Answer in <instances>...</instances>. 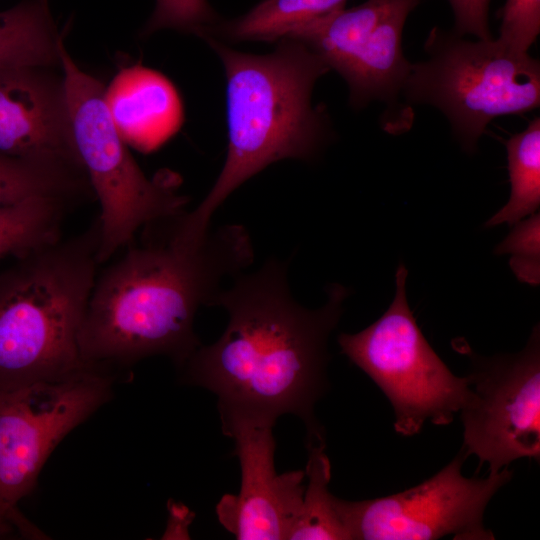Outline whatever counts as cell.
<instances>
[{
    "label": "cell",
    "instance_id": "cell-1",
    "mask_svg": "<svg viewBox=\"0 0 540 540\" xmlns=\"http://www.w3.org/2000/svg\"><path fill=\"white\" fill-rule=\"evenodd\" d=\"M181 212L143 226L96 276L79 335L87 365L108 369L162 355L180 368L201 344L194 331L198 309L211 306L224 278L252 264L243 226L199 236Z\"/></svg>",
    "mask_w": 540,
    "mask_h": 540
},
{
    "label": "cell",
    "instance_id": "cell-2",
    "mask_svg": "<svg viewBox=\"0 0 540 540\" xmlns=\"http://www.w3.org/2000/svg\"><path fill=\"white\" fill-rule=\"evenodd\" d=\"M287 263L268 259L258 270L241 272L221 289L211 306L223 307L228 324L220 338L202 343L182 366L183 381L203 387L218 406L299 417L306 439L325 438L315 405L328 390L327 342L349 295L332 284L327 302L308 309L291 294Z\"/></svg>",
    "mask_w": 540,
    "mask_h": 540
},
{
    "label": "cell",
    "instance_id": "cell-3",
    "mask_svg": "<svg viewBox=\"0 0 540 540\" xmlns=\"http://www.w3.org/2000/svg\"><path fill=\"white\" fill-rule=\"evenodd\" d=\"M219 56L226 76L228 147L221 172L197 207L185 211L199 233L227 197L267 166L284 159L312 160L328 135L327 116L315 108L316 81L330 71L306 43L282 38L271 53L237 51L203 38Z\"/></svg>",
    "mask_w": 540,
    "mask_h": 540
},
{
    "label": "cell",
    "instance_id": "cell-4",
    "mask_svg": "<svg viewBox=\"0 0 540 540\" xmlns=\"http://www.w3.org/2000/svg\"><path fill=\"white\" fill-rule=\"evenodd\" d=\"M98 217L83 232L35 249L0 272V390L89 367L79 335L97 276Z\"/></svg>",
    "mask_w": 540,
    "mask_h": 540
},
{
    "label": "cell",
    "instance_id": "cell-5",
    "mask_svg": "<svg viewBox=\"0 0 540 540\" xmlns=\"http://www.w3.org/2000/svg\"><path fill=\"white\" fill-rule=\"evenodd\" d=\"M427 59L411 63L402 99L431 105L447 118L454 138L472 154L490 122L540 105V63L497 39L468 40L433 27Z\"/></svg>",
    "mask_w": 540,
    "mask_h": 540
},
{
    "label": "cell",
    "instance_id": "cell-6",
    "mask_svg": "<svg viewBox=\"0 0 540 540\" xmlns=\"http://www.w3.org/2000/svg\"><path fill=\"white\" fill-rule=\"evenodd\" d=\"M73 139L92 192L100 204L99 264L128 245L146 224L186 209L178 175L148 178L132 157L108 113L105 87L59 47Z\"/></svg>",
    "mask_w": 540,
    "mask_h": 540
},
{
    "label": "cell",
    "instance_id": "cell-7",
    "mask_svg": "<svg viewBox=\"0 0 540 540\" xmlns=\"http://www.w3.org/2000/svg\"><path fill=\"white\" fill-rule=\"evenodd\" d=\"M407 275L399 264L395 295L385 313L358 333H341L338 344L391 403L395 431L412 436L427 421L450 424L471 388L468 377L452 373L417 325L406 296Z\"/></svg>",
    "mask_w": 540,
    "mask_h": 540
},
{
    "label": "cell",
    "instance_id": "cell-8",
    "mask_svg": "<svg viewBox=\"0 0 540 540\" xmlns=\"http://www.w3.org/2000/svg\"><path fill=\"white\" fill-rule=\"evenodd\" d=\"M108 369L89 367L54 381L0 390V503L22 536L44 533L19 511L58 444L112 396Z\"/></svg>",
    "mask_w": 540,
    "mask_h": 540
},
{
    "label": "cell",
    "instance_id": "cell-9",
    "mask_svg": "<svg viewBox=\"0 0 540 540\" xmlns=\"http://www.w3.org/2000/svg\"><path fill=\"white\" fill-rule=\"evenodd\" d=\"M456 349L470 362L471 395L460 410L463 449L489 472L520 458H540V329L535 326L517 353L490 357L462 340Z\"/></svg>",
    "mask_w": 540,
    "mask_h": 540
},
{
    "label": "cell",
    "instance_id": "cell-10",
    "mask_svg": "<svg viewBox=\"0 0 540 540\" xmlns=\"http://www.w3.org/2000/svg\"><path fill=\"white\" fill-rule=\"evenodd\" d=\"M421 1L366 0L286 38L306 43L346 81L354 108L382 102L387 108L385 117L389 113L392 121L396 113L406 131L412 116L400 100L411 63L403 53L402 33L409 14Z\"/></svg>",
    "mask_w": 540,
    "mask_h": 540
},
{
    "label": "cell",
    "instance_id": "cell-11",
    "mask_svg": "<svg viewBox=\"0 0 540 540\" xmlns=\"http://www.w3.org/2000/svg\"><path fill=\"white\" fill-rule=\"evenodd\" d=\"M461 448L444 468L419 485L389 496L342 500L351 540H490L483 517L493 496L512 478L505 467L486 477H466Z\"/></svg>",
    "mask_w": 540,
    "mask_h": 540
},
{
    "label": "cell",
    "instance_id": "cell-12",
    "mask_svg": "<svg viewBox=\"0 0 540 540\" xmlns=\"http://www.w3.org/2000/svg\"><path fill=\"white\" fill-rule=\"evenodd\" d=\"M222 431L235 443L241 468L237 495L216 505L220 524L239 540H288L305 491V471L275 470L276 418L246 409L218 406Z\"/></svg>",
    "mask_w": 540,
    "mask_h": 540
},
{
    "label": "cell",
    "instance_id": "cell-13",
    "mask_svg": "<svg viewBox=\"0 0 540 540\" xmlns=\"http://www.w3.org/2000/svg\"><path fill=\"white\" fill-rule=\"evenodd\" d=\"M0 154L84 172L63 81L39 67L0 70Z\"/></svg>",
    "mask_w": 540,
    "mask_h": 540
},
{
    "label": "cell",
    "instance_id": "cell-14",
    "mask_svg": "<svg viewBox=\"0 0 540 540\" xmlns=\"http://www.w3.org/2000/svg\"><path fill=\"white\" fill-rule=\"evenodd\" d=\"M104 101L118 134L141 151H152L182 126L183 106L171 81L135 64L122 68L104 91Z\"/></svg>",
    "mask_w": 540,
    "mask_h": 540
},
{
    "label": "cell",
    "instance_id": "cell-15",
    "mask_svg": "<svg viewBox=\"0 0 540 540\" xmlns=\"http://www.w3.org/2000/svg\"><path fill=\"white\" fill-rule=\"evenodd\" d=\"M347 0H262L248 12L220 19L203 33L228 41L277 42L343 8Z\"/></svg>",
    "mask_w": 540,
    "mask_h": 540
},
{
    "label": "cell",
    "instance_id": "cell-16",
    "mask_svg": "<svg viewBox=\"0 0 540 540\" xmlns=\"http://www.w3.org/2000/svg\"><path fill=\"white\" fill-rule=\"evenodd\" d=\"M57 34L49 0H25L0 12V70L45 68L60 63Z\"/></svg>",
    "mask_w": 540,
    "mask_h": 540
},
{
    "label": "cell",
    "instance_id": "cell-17",
    "mask_svg": "<svg viewBox=\"0 0 540 540\" xmlns=\"http://www.w3.org/2000/svg\"><path fill=\"white\" fill-rule=\"evenodd\" d=\"M304 496L288 540H351L342 509V499L329 490L331 464L325 439L306 440Z\"/></svg>",
    "mask_w": 540,
    "mask_h": 540
},
{
    "label": "cell",
    "instance_id": "cell-18",
    "mask_svg": "<svg viewBox=\"0 0 540 540\" xmlns=\"http://www.w3.org/2000/svg\"><path fill=\"white\" fill-rule=\"evenodd\" d=\"M76 204L60 197L33 196L0 205V259L18 258L61 239L65 216Z\"/></svg>",
    "mask_w": 540,
    "mask_h": 540
},
{
    "label": "cell",
    "instance_id": "cell-19",
    "mask_svg": "<svg viewBox=\"0 0 540 540\" xmlns=\"http://www.w3.org/2000/svg\"><path fill=\"white\" fill-rule=\"evenodd\" d=\"M91 191L85 173L80 170L0 154V205L33 196L60 197L78 203Z\"/></svg>",
    "mask_w": 540,
    "mask_h": 540
},
{
    "label": "cell",
    "instance_id": "cell-20",
    "mask_svg": "<svg viewBox=\"0 0 540 540\" xmlns=\"http://www.w3.org/2000/svg\"><path fill=\"white\" fill-rule=\"evenodd\" d=\"M510 197L487 222V227L514 225L540 206V118L506 141Z\"/></svg>",
    "mask_w": 540,
    "mask_h": 540
},
{
    "label": "cell",
    "instance_id": "cell-21",
    "mask_svg": "<svg viewBox=\"0 0 540 540\" xmlns=\"http://www.w3.org/2000/svg\"><path fill=\"white\" fill-rule=\"evenodd\" d=\"M220 20L208 0H156L143 29L150 35L161 29L193 33L199 37Z\"/></svg>",
    "mask_w": 540,
    "mask_h": 540
},
{
    "label": "cell",
    "instance_id": "cell-22",
    "mask_svg": "<svg viewBox=\"0 0 540 540\" xmlns=\"http://www.w3.org/2000/svg\"><path fill=\"white\" fill-rule=\"evenodd\" d=\"M515 227L495 248L498 255L509 254L517 278L530 285L540 280V215L535 212Z\"/></svg>",
    "mask_w": 540,
    "mask_h": 540
},
{
    "label": "cell",
    "instance_id": "cell-23",
    "mask_svg": "<svg viewBox=\"0 0 540 540\" xmlns=\"http://www.w3.org/2000/svg\"><path fill=\"white\" fill-rule=\"evenodd\" d=\"M500 16L497 40L515 52L528 53L540 32V0H506Z\"/></svg>",
    "mask_w": 540,
    "mask_h": 540
},
{
    "label": "cell",
    "instance_id": "cell-24",
    "mask_svg": "<svg viewBox=\"0 0 540 540\" xmlns=\"http://www.w3.org/2000/svg\"><path fill=\"white\" fill-rule=\"evenodd\" d=\"M454 14V29L457 34L491 39L489 9L491 0H448Z\"/></svg>",
    "mask_w": 540,
    "mask_h": 540
},
{
    "label": "cell",
    "instance_id": "cell-25",
    "mask_svg": "<svg viewBox=\"0 0 540 540\" xmlns=\"http://www.w3.org/2000/svg\"><path fill=\"white\" fill-rule=\"evenodd\" d=\"M16 531L12 516L0 503V537L11 536Z\"/></svg>",
    "mask_w": 540,
    "mask_h": 540
}]
</instances>
